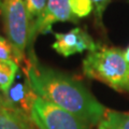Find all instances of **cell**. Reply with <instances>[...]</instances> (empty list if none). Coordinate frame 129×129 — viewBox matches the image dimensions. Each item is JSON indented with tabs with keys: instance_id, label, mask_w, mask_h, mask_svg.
Masks as SVG:
<instances>
[{
	"instance_id": "6da1fadb",
	"label": "cell",
	"mask_w": 129,
	"mask_h": 129,
	"mask_svg": "<svg viewBox=\"0 0 129 129\" xmlns=\"http://www.w3.org/2000/svg\"><path fill=\"white\" fill-rule=\"evenodd\" d=\"M24 74L39 97L56 104L89 125L102 122L104 108L79 81L53 68L41 64L29 53L23 68Z\"/></svg>"
},
{
	"instance_id": "7a4b0ae2",
	"label": "cell",
	"mask_w": 129,
	"mask_h": 129,
	"mask_svg": "<svg viewBox=\"0 0 129 129\" xmlns=\"http://www.w3.org/2000/svg\"><path fill=\"white\" fill-rule=\"evenodd\" d=\"M83 71L87 78L129 94V62L120 48L98 45L83 60Z\"/></svg>"
},
{
	"instance_id": "3957f363",
	"label": "cell",
	"mask_w": 129,
	"mask_h": 129,
	"mask_svg": "<svg viewBox=\"0 0 129 129\" xmlns=\"http://www.w3.org/2000/svg\"><path fill=\"white\" fill-rule=\"evenodd\" d=\"M0 13L3 18L8 40L19 63L26 59L25 52L28 47L31 26L25 0H3Z\"/></svg>"
},
{
	"instance_id": "277c9868",
	"label": "cell",
	"mask_w": 129,
	"mask_h": 129,
	"mask_svg": "<svg viewBox=\"0 0 129 129\" xmlns=\"http://www.w3.org/2000/svg\"><path fill=\"white\" fill-rule=\"evenodd\" d=\"M30 120L38 129H90V125L47 100L37 97Z\"/></svg>"
},
{
	"instance_id": "5b68a950",
	"label": "cell",
	"mask_w": 129,
	"mask_h": 129,
	"mask_svg": "<svg viewBox=\"0 0 129 129\" xmlns=\"http://www.w3.org/2000/svg\"><path fill=\"white\" fill-rule=\"evenodd\" d=\"M79 19L72 14L69 0H47L46 7L42 14L30 26L28 50L32 53V43L38 35L52 32V26L57 22L78 23Z\"/></svg>"
},
{
	"instance_id": "8992f818",
	"label": "cell",
	"mask_w": 129,
	"mask_h": 129,
	"mask_svg": "<svg viewBox=\"0 0 129 129\" xmlns=\"http://www.w3.org/2000/svg\"><path fill=\"white\" fill-rule=\"evenodd\" d=\"M54 37L55 42L52 47L63 57L83 53L84 51H94L98 46L88 32L82 28H73L66 34H54Z\"/></svg>"
},
{
	"instance_id": "52a82bcc",
	"label": "cell",
	"mask_w": 129,
	"mask_h": 129,
	"mask_svg": "<svg viewBox=\"0 0 129 129\" xmlns=\"http://www.w3.org/2000/svg\"><path fill=\"white\" fill-rule=\"evenodd\" d=\"M3 97L11 108L30 119L31 109L38 95L32 89L25 74L22 75L17 72L13 84Z\"/></svg>"
},
{
	"instance_id": "ba28073f",
	"label": "cell",
	"mask_w": 129,
	"mask_h": 129,
	"mask_svg": "<svg viewBox=\"0 0 129 129\" xmlns=\"http://www.w3.org/2000/svg\"><path fill=\"white\" fill-rule=\"evenodd\" d=\"M31 120L14 110L6 101L0 99V129H34Z\"/></svg>"
},
{
	"instance_id": "9c48e42d",
	"label": "cell",
	"mask_w": 129,
	"mask_h": 129,
	"mask_svg": "<svg viewBox=\"0 0 129 129\" xmlns=\"http://www.w3.org/2000/svg\"><path fill=\"white\" fill-rule=\"evenodd\" d=\"M18 72V63L10 60H0V92L5 95L10 89Z\"/></svg>"
},
{
	"instance_id": "30bf717a",
	"label": "cell",
	"mask_w": 129,
	"mask_h": 129,
	"mask_svg": "<svg viewBox=\"0 0 129 129\" xmlns=\"http://www.w3.org/2000/svg\"><path fill=\"white\" fill-rule=\"evenodd\" d=\"M102 120L109 129H129V112L107 110Z\"/></svg>"
},
{
	"instance_id": "8fae6325",
	"label": "cell",
	"mask_w": 129,
	"mask_h": 129,
	"mask_svg": "<svg viewBox=\"0 0 129 129\" xmlns=\"http://www.w3.org/2000/svg\"><path fill=\"white\" fill-rule=\"evenodd\" d=\"M71 12L76 18H83L89 15L94 10L91 0H69Z\"/></svg>"
},
{
	"instance_id": "7c38bea8",
	"label": "cell",
	"mask_w": 129,
	"mask_h": 129,
	"mask_svg": "<svg viewBox=\"0 0 129 129\" xmlns=\"http://www.w3.org/2000/svg\"><path fill=\"white\" fill-rule=\"evenodd\" d=\"M46 0H25L27 13L29 16L30 24L37 21L46 7Z\"/></svg>"
},
{
	"instance_id": "4fadbf2b",
	"label": "cell",
	"mask_w": 129,
	"mask_h": 129,
	"mask_svg": "<svg viewBox=\"0 0 129 129\" xmlns=\"http://www.w3.org/2000/svg\"><path fill=\"white\" fill-rule=\"evenodd\" d=\"M0 60H10L18 63L11 43L8 39H5L1 36H0Z\"/></svg>"
},
{
	"instance_id": "5bb4252c",
	"label": "cell",
	"mask_w": 129,
	"mask_h": 129,
	"mask_svg": "<svg viewBox=\"0 0 129 129\" xmlns=\"http://www.w3.org/2000/svg\"><path fill=\"white\" fill-rule=\"evenodd\" d=\"M111 0H91L92 5H94V10H95V15L97 18V22L98 24L101 25L102 22V15L103 12L106 10L107 6L110 3Z\"/></svg>"
},
{
	"instance_id": "9a60e30c",
	"label": "cell",
	"mask_w": 129,
	"mask_h": 129,
	"mask_svg": "<svg viewBox=\"0 0 129 129\" xmlns=\"http://www.w3.org/2000/svg\"><path fill=\"white\" fill-rule=\"evenodd\" d=\"M98 129H109V128L107 127V125L104 124V122L102 120V122L99 124V126H98Z\"/></svg>"
},
{
	"instance_id": "2e32d148",
	"label": "cell",
	"mask_w": 129,
	"mask_h": 129,
	"mask_svg": "<svg viewBox=\"0 0 129 129\" xmlns=\"http://www.w3.org/2000/svg\"><path fill=\"white\" fill-rule=\"evenodd\" d=\"M125 57H126V60L129 62V45L126 48V51H125Z\"/></svg>"
},
{
	"instance_id": "e0dca14e",
	"label": "cell",
	"mask_w": 129,
	"mask_h": 129,
	"mask_svg": "<svg viewBox=\"0 0 129 129\" xmlns=\"http://www.w3.org/2000/svg\"><path fill=\"white\" fill-rule=\"evenodd\" d=\"M2 3H3V0H0V9H1V7H2Z\"/></svg>"
},
{
	"instance_id": "ac0fdd59",
	"label": "cell",
	"mask_w": 129,
	"mask_h": 129,
	"mask_svg": "<svg viewBox=\"0 0 129 129\" xmlns=\"http://www.w3.org/2000/svg\"><path fill=\"white\" fill-rule=\"evenodd\" d=\"M2 98H3V95L1 94V92H0V99H2Z\"/></svg>"
}]
</instances>
